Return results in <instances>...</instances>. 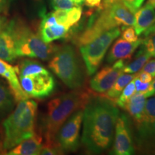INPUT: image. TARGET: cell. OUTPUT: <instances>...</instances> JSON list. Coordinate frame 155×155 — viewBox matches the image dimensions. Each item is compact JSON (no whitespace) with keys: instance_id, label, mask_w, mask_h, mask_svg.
I'll list each match as a JSON object with an SVG mask.
<instances>
[{"instance_id":"cb8c5ba5","label":"cell","mask_w":155,"mask_h":155,"mask_svg":"<svg viewBox=\"0 0 155 155\" xmlns=\"http://www.w3.org/2000/svg\"><path fill=\"white\" fill-rule=\"evenodd\" d=\"M141 45L152 57L155 58V22L144 32Z\"/></svg>"},{"instance_id":"8fae6325","label":"cell","mask_w":155,"mask_h":155,"mask_svg":"<svg viewBox=\"0 0 155 155\" xmlns=\"http://www.w3.org/2000/svg\"><path fill=\"white\" fill-rule=\"evenodd\" d=\"M125 65V61L119 60L114 62L113 66L103 68L91 80V88L97 93L103 94L106 92L113 86L118 77L123 73Z\"/></svg>"},{"instance_id":"d6986e66","label":"cell","mask_w":155,"mask_h":155,"mask_svg":"<svg viewBox=\"0 0 155 155\" xmlns=\"http://www.w3.org/2000/svg\"><path fill=\"white\" fill-rule=\"evenodd\" d=\"M15 100L9 85L0 80V121H2L15 108Z\"/></svg>"},{"instance_id":"ffe728a7","label":"cell","mask_w":155,"mask_h":155,"mask_svg":"<svg viewBox=\"0 0 155 155\" xmlns=\"http://www.w3.org/2000/svg\"><path fill=\"white\" fill-rule=\"evenodd\" d=\"M69 30L65 25L58 23L53 26L39 28V35L45 43L50 44L55 40L65 38L69 34Z\"/></svg>"},{"instance_id":"b9f144b4","label":"cell","mask_w":155,"mask_h":155,"mask_svg":"<svg viewBox=\"0 0 155 155\" xmlns=\"http://www.w3.org/2000/svg\"><path fill=\"white\" fill-rule=\"evenodd\" d=\"M147 4H150V5H152L153 7L155 8V0H147Z\"/></svg>"},{"instance_id":"83f0119b","label":"cell","mask_w":155,"mask_h":155,"mask_svg":"<svg viewBox=\"0 0 155 155\" xmlns=\"http://www.w3.org/2000/svg\"><path fill=\"white\" fill-rule=\"evenodd\" d=\"M122 30H123V32H122V38L124 40L130 42H134L138 40V35L136 34L135 30H134L133 28H131V27L128 28L127 27V28H124Z\"/></svg>"},{"instance_id":"44dd1931","label":"cell","mask_w":155,"mask_h":155,"mask_svg":"<svg viewBox=\"0 0 155 155\" xmlns=\"http://www.w3.org/2000/svg\"><path fill=\"white\" fill-rule=\"evenodd\" d=\"M136 75L137 74H129V73L122 74L121 73L116 79L111 88L108 89L106 94L102 96L112 101L116 99L121 94L122 91L124 90L126 86L134 78Z\"/></svg>"},{"instance_id":"3957f363","label":"cell","mask_w":155,"mask_h":155,"mask_svg":"<svg viewBox=\"0 0 155 155\" xmlns=\"http://www.w3.org/2000/svg\"><path fill=\"white\" fill-rule=\"evenodd\" d=\"M38 103L25 99L18 101L15 109L3 121V149H10L35 134Z\"/></svg>"},{"instance_id":"74e56055","label":"cell","mask_w":155,"mask_h":155,"mask_svg":"<svg viewBox=\"0 0 155 155\" xmlns=\"http://www.w3.org/2000/svg\"><path fill=\"white\" fill-rule=\"evenodd\" d=\"M144 0H133V5L134 8L135 12H137L138 9L140 8L141 6L144 3Z\"/></svg>"},{"instance_id":"484cf974","label":"cell","mask_w":155,"mask_h":155,"mask_svg":"<svg viewBox=\"0 0 155 155\" xmlns=\"http://www.w3.org/2000/svg\"><path fill=\"white\" fill-rule=\"evenodd\" d=\"M136 92V88H135V84L134 82V79L131 81L130 83H129L126 86V87L124 88V90L122 91L121 94H120V96L116 98V101L115 102L116 104L119 107L122 108H124L126 103L127 102V101L129 99V98L134 94Z\"/></svg>"},{"instance_id":"e0dca14e","label":"cell","mask_w":155,"mask_h":155,"mask_svg":"<svg viewBox=\"0 0 155 155\" xmlns=\"http://www.w3.org/2000/svg\"><path fill=\"white\" fill-rule=\"evenodd\" d=\"M17 58L14 38L7 25L6 28L0 32V59L12 63Z\"/></svg>"},{"instance_id":"7a4b0ae2","label":"cell","mask_w":155,"mask_h":155,"mask_svg":"<svg viewBox=\"0 0 155 155\" xmlns=\"http://www.w3.org/2000/svg\"><path fill=\"white\" fill-rule=\"evenodd\" d=\"M91 96L87 91L73 89L48 103L47 111L42 124L45 143L57 144L55 137L62 125L75 111L84 109Z\"/></svg>"},{"instance_id":"277c9868","label":"cell","mask_w":155,"mask_h":155,"mask_svg":"<svg viewBox=\"0 0 155 155\" xmlns=\"http://www.w3.org/2000/svg\"><path fill=\"white\" fill-rule=\"evenodd\" d=\"M8 27L13 35L17 57L49 61L58 48L54 45L45 43L22 19H12L9 21Z\"/></svg>"},{"instance_id":"f35d334b","label":"cell","mask_w":155,"mask_h":155,"mask_svg":"<svg viewBox=\"0 0 155 155\" xmlns=\"http://www.w3.org/2000/svg\"><path fill=\"white\" fill-rule=\"evenodd\" d=\"M117 0H103V2H101V6L103 9H106L107 7H110L112 4H114Z\"/></svg>"},{"instance_id":"d590c367","label":"cell","mask_w":155,"mask_h":155,"mask_svg":"<svg viewBox=\"0 0 155 155\" xmlns=\"http://www.w3.org/2000/svg\"><path fill=\"white\" fill-rule=\"evenodd\" d=\"M117 1H121L124 5L127 6V7L130 9L131 12L132 13L136 12L134 10V5H133V0H117Z\"/></svg>"},{"instance_id":"4dcf8cb0","label":"cell","mask_w":155,"mask_h":155,"mask_svg":"<svg viewBox=\"0 0 155 155\" xmlns=\"http://www.w3.org/2000/svg\"><path fill=\"white\" fill-rule=\"evenodd\" d=\"M141 71H145L152 75L153 78L155 77V59L150 60V61L149 60L141 68Z\"/></svg>"},{"instance_id":"30bf717a","label":"cell","mask_w":155,"mask_h":155,"mask_svg":"<svg viewBox=\"0 0 155 155\" xmlns=\"http://www.w3.org/2000/svg\"><path fill=\"white\" fill-rule=\"evenodd\" d=\"M132 131L129 118L125 114H119L115 127V139L112 154L131 155L134 154Z\"/></svg>"},{"instance_id":"e575fe53","label":"cell","mask_w":155,"mask_h":155,"mask_svg":"<svg viewBox=\"0 0 155 155\" xmlns=\"http://www.w3.org/2000/svg\"><path fill=\"white\" fill-rule=\"evenodd\" d=\"M9 21L5 15H2L0 12V32L2 31L4 29L6 28V27L8 25Z\"/></svg>"},{"instance_id":"ab89813d","label":"cell","mask_w":155,"mask_h":155,"mask_svg":"<svg viewBox=\"0 0 155 155\" xmlns=\"http://www.w3.org/2000/svg\"><path fill=\"white\" fill-rule=\"evenodd\" d=\"M3 152H5L3 149V136L2 135V132L0 131V154H4Z\"/></svg>"},{"instance_id":"1f68e13d","label":"cell","mask_w":155,"mask_h":155,"mask_svg":"<svg viewBox=\"0 0 155 155\" xmlns=\"http://www.w3.org/2000/svg\"><path fill=\"white\" fill-rule=\"evenodd\" d=\"M85 5L89 8L94 9L96 8L98 12L103 10L101 4V0H85Z\"/></svg>"},{"instance_id":"836d02e7","label":"cell","mask_w":155,"mask_h":155,"mask_svg":"<svg viewBox=\"0 0 155 155\" xmlns=\"http://www.w3.org/2000/svg\"><path fill=\"white\" fill-rule=\"evenodd\" d=\"M155 95V79L152 81V83H150V88H149L148 91L145 93L144 96L146 98H148V97L153 96Z\"/></svg>"},{"instance_id":"60d3db41","label":"cell","mask_w":155,"mask_h":155,"mask_svg":"<svg viewBox=\"0 0 155 155\" xmlns=\"http://www.w3.org/2000/svg\"><path fill=\"white\" fill-rule=\"evenodd\" d=\"M7 5H8V8H9V7H10L13 3L16 2L17 0H7Z\"/></svg>"},{"instance_id":"9c48e42d","label":"cell","mask_w":155,"mask_h":155,"mask_svg":"<svg viewBox=\"0 0 155 155\" xmlns=\"http://www.w3.org/2000/svg\"><path fill=\"white\" fill-rule=\"evenodd\" d=\"M18 78L22 90L29 98H45L55 90V79L48 71Z\"/></svg>"},{"instance_id":"ba28073f","label":"cell","mask_w":155,"mask_h":155,"mask_svg":"<svg viewBox=\"0 0 155 155\" xmlns=\"http://www.w3.org/2000/svg\"><path fill=\"white\" fill-rule=\"evenodd\" d=\"M83 116V109L75 111L58 131L55 141L63 152H75L79 147Z\"/></svg>"},{"instance_id":"7402d4cb","label":"cell","mask_w":155,"mask_h":155,"mask_svg":"<svg viewBox=\"0 0 155 155\" xmlns=\"http://www.w3.org/2000/svg\"><path fill=\"white\" fill-rule=\"evenodd\" d=\"M151 57L152 56L147 53L144 46L142 45L140 50H139L138 53L136 55L135 59L130 63L125 65L123 69V72L125 73H137L141 71L145 63L150 59Z\"/></svg>"},{"instance_id":"5bb4252c","label":"cell","mask_w":155,"mask_h":155,"mask_svg":"<svg viewBox=\"0 0 155 155\" xmlns=\"http://www.w3.org/2000/svg\"><path fill=\"white\" fill-rule=\"evenodd\" d=\"M108 12L118 27H132L135 25L134 13L121 1H116L108 7Z\"/></svg>"},{"instance_id":"6da1fadb","label":"cell","mask_w":155,"mask_h":155,"mask_svg":"<svg viewBox=\"0 0 155 155\" xmlns=\"http://www.w3.org/2000/svg\"><path fill=\"white\" fill-rule=\"evenodd\" d=\"M119 111L114 101L91 96L83 109L81 142L91 154H100L112 144Z\"/></svg>"},{"instance_id":"4fadbf2b","label":"cell","mask_w":155,"mask_h":155,"mask_svg":"<svg viewBox=\"0 0 155 155\" xmlns=\"http://www.w3.org/2000/svg\"><path fill=\"white\" fill-rule=\"evenodd\" d=\"M0 76L7 81L16 101L28 99V96L20 86L16 68L12 66L7 62L2 59H0Z\"/></svg>"},{"instance_id":"52a82bcc","label":"cell","mask_w":155,"mask_h":155,"mask_svg":"<svg viewBox=\"0 0 155 155\" xmlns=\"http://www.w3.org/2000/svg\"><path fill=\"white\" fill-rule=\"evenodd\" d=\"M135 126L138 150L147 154H155V95L147 101L142 119Z\"/></svg>"},{"instance_id":"d4e9b609","label":"cell","mask_w":155,"mask_h":155,"mask_svg":"<svg viewBox=\"0 0 155 155\" xmlns=\"http://www.w3.org/2000/svg\"><path fill=\"white\" fill-rule=\"evenodd\" d=\"M50 5L53 9L69 10L73 7L81 6L85 0H49Z\"/></svg>"},{"instance_id":"f546056e","label":"cell","mask_w":155,"mask_h":155,"mask_svg":"<svg viewBox=\"0 0 155 155\" xmlns=\"http://www.w3.org/2000/svg\"><path fill=\"white\" fill-rule=\"evenodd\" d=\"M134 84H135L136 91L143 93V94H145V93L148 91L151 83L141 82V81L139 80L138 76H137V74L135 76L134 78Z\"/></svg>"},{"instance_id":"8992f818","label":"cell","mask_w":155,"mask_h":155,"mask_svg":"<svg viewBox=\"0 0 155 155\" xmlns=\"http://www.w3.org/2000/svg\"><path fill=\"white\" fill-rule=\"evenodd\" d=\"M120 34L121 29L116 27L103 32L88 43L80 46L81 55L88 75H94L98 71L108 49Z\"/></svg>"},{"instance_id":"5b68a950","label":"cell","mask_w":155,"mask_h":155,"mask_svg":"<svg viewBox=\"0 0 155 155\" xmlns=\"http://www.w3.org/2000/svg\"><path fill=\"white\" fill-rule=\"evenodd\" d=\"M48 67L65 86L79 89L84 82V73L75 48L71 45L59 46L49 60Z\"/></svg>"},{"instance_id":"ac0fdd59","label":"cell","mask_w":155,"mask_h":155,"mask_svg":"<svg viewBox=\"0 0 155 155\" xmlns=\"http://www.w3.org/2000/svg\"><path fill=\"white\" fill-rule=\"evenodd\" d=\"M146 97L144 94L140 92L134 93L126 103L124 109L127 110L129 115L134 121L135 125L142 119L144 115Z\"/></svg>"},{"instance_id":"4316f807","label":"cell","mask_w":155,"mask_h":155,"mask_svg":"<svg viewBox=\"0 0 155 155\" xmlns=\"http://www.w3.org/2000/svg\"><path fill=\"white\" fill-rule=\"evenodd\" d=\"M83 9L81 6L73 7L69 10H68V22L67 27L69 29L71 27L75 26L81 20L82 16Z\"/></svg>"},{"instance_id":"603a6c76","label":"cell","mask_w":155,"mask_h":155,"mask_svg":"<svg viewBox=\"0 0 155 155\" xmlns=\"http://www.w3.org/2000/svg\"><path fill=\"white\" fill-rule=\"evenodd\" d=\"M27 9L32 18L41 19L47 14L45 0H27Z\"/></svg>"},{"instance_id":"d6a6232c","label":"cell","mask_w":155,"mask_h":155,"mask_svg":"<svg viewBox=\"0 0 155 155\" xmlns=\"http://www.w3.org/2000/svg\"><path fill=\"white\" fill-rule=\"evenodd\" d=\"M137 76L141 82L143 83H151L153 80L152 75L145 71H141V73H137Z\"/></svg>"},{"instance_id":"2e32d148","label":"cell","mask_w":155,"mask_h":155,"mask_svg":"<svg viewBox=\"0 0 155 155\" xmlns=\"http://www.w3.org/2000/svg\"><path fill=\"white\" fill-rule=\"evenodd\" d=\"M134 14V30L136 34L139 36L155 22V9L152 5L147 3Z\"/></svg>"},{"instance_id":"8d00e7d4","label":"cell","mask_w":155,"mask_h":155,"mask_svg":"<svg viewBox=\"0 0 155 155\" xmlns=\"http://www.w3.org/2000/svg\"><path fill=\"white\" fill-rule=\"evenodd\" d=\"M8 9L7 0H0V12H5Z\"/></svg>"},{"instance_id":"9a60e30c","label":"cell","mask_w":155,"mask_h":155,"mask_svg":"<svg viewBox=\"0 0 155 155\" xmlns=\"http://www.w3.org/2000/svg\"><path fill=\"white\" fill-rule=\"evenodd\" d=\"M42 145V137L35 134L30 138L25 139L8 150L7 155H38Z\"/></svg>"},{"instance_id":"7c38bea8","label":"cell","mask_w":155,"mask_h":155,"mask_svg":"<svg viewBox=\"0 0 155 155\" xmlns=\"http://www.w3.org/2000/svg\"><path fill=\"white\" fill-rule=\"evenodd\" d=\"M141 42L142 38L138 39L137 41L134 42H128L123 38L118 39L108 52L106 61L108 63H112L119 60L129 61Z\"/></svg>"},{"instance_id":"f1b7e54d","label":"cell","mask_w":155,"mask_h":155,"mask_svg":"<svg viewBox=\"0 0 155 155\" xmlns=\"http://www.w3.org/2000/svg\"><path fill=\"white\" fill-rule=\"evenodd\" d=\"M53 12V15H55L56 20H57L58 24L63 25L65 27H67L68 10H65V9H55Z\"/></svg>"}]
</instances>
